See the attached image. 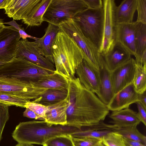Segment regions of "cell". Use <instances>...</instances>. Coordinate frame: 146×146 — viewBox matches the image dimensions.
Segmentation results:
<instances>
[{
	"mask_svg": "<svg viewBox=\"0 0 146 146\" xmlns=\"http://www.w3.org/2000/svg\"><path fill=\"white\" fill-rule=\"evenodd\" d=\"M20 38L17 30L5 26L0 34V61L6 63L15 57Z\"/></svg>",
	"mask_w": 146,
	"mask_h": 146,
	"instance_id": "cell-10",
	"label": "cell"
},
{
	"mask_svg": "<svg viewBox=\"0 0 146 146\" xmlns=\"http://www.w3.org/2000/svg\"><path fill=\"white\" fill-rule=\"evenodd\" d=\"M131 55L120 44L115 42L111 48L102 57L106 67L111 72L130 59Z\"/></svg>",
	"mask_w": 146,
	"mask_h": 146,
	"instance_id": "cell-17",
	"label": "cell"
},
{
	"mask_svg": "<svg viewBox=\"0 0 146 146\" xmlns=\"http://www.w3.org/2000/svg\"><path fill=\"white\" fill-rule=\"evenodd\" d=\"M106 145V146H107V145Z\"/></svg>",
	"mask_w": 146,
	"mask_h": 146,
	"instance_id": "cell-49",
	"label": "cell"
},
{
	"mask_svg": "<svg viewBox=\"0 0 146 146\" xmlns=\"http://www.w3.org/2000/svg\"><path fill=\"white\" fill-rule=\"evenodd\" d=\"M135 63L146 64V24L139 22L136 28L135 39Z\"/></svg>",
	"mask_w": 146,
	"mask_h": 146,
	"instance_id": "cell-24",
	"label": "cell"
},
{
	"mask_svg": "<svg viewBox=\"0 0 146 146\" xmlns=\"http://www.w3.org/2000/svg\"><path fill=\"white\" fill-rule=\"evenodd\" d=\"M59 31L58 26L48 23V26L45 29L44 35L33 42L37 52L54 64L52 46Z\"/></svg>",
	"mask_w": 146,
	"mask_h": 146,
	"instance_id": "cell-15",
	"label": "cell"
},
{
	"mask_svg": "<svg viewBox=\"0 0 146 146\" xmlns=\"http://www.w3.org/2000/svg\"><path fill=\"white\" fill-rule=\"evenodd\" d=\"M51 0H41L32 9L22 22L27 27L40 26L42 23L43 16Z\"/></svg>",
	"mask_w": 146,
	"mask_h": 146,
	"instance_id": "cell-25",
	"label": "cell"
},
{
	"mask_svg": "<svg viewBox=\"0 0 146 146\" xmlns=\"http://www.w3.org/2000/svg\"><path fill=\"white\" fill-rule=\"evenodd\" d=\"M99 71L100 82L97 95L99 98L108 106L115 94L110 79V72L106 67L104 61L103 66Z\"/></svg>",
	"mask_w": 146,
	"mask_h": 146,
	"instance_id": "cell-21",
	"label": "cell"
},
{
	"mask_svg": "<svg viewBox=\"0 0 146 146\" xmlns=\"http://www.w3.org/2000/svg\"><path fill=\"white\" fill-rule=\"evenodd\" d=\"M103 3L104 10V33L102 48L100 52L102 56L108 52L115 42L114 13L116 6L113 0H104Z\"/></svg>",
	"mask_w": 146,
	"mask_h": 146,
	"instance_id": "cell-9",
	"label": "cell"
},
{
	"mask_svg": "<svg viewBox=\"0 0 146 146\" xmlns=\"http://www.w3.org/2000/svg\"><path fill=\"white\" fill-rule=\"evenodd\" d=\"M124 141L126 146H146L139 142L124 138Z\"/></svg>",
	"mask_w": 146,
	"mask_h": 146,
	"instance_id": "cell-41",
	"label": "cell"
},
{
	"mask_svg": "<svg viewBox=\"0 0 146 146\" xmlns=\"http://www.w3.org/2000/svg\"><path fill=\"white\" fill-rule=\"evenodd\" d=\"M25 108H28L45 120V113L47 109V106L30 101L26 103Z\"/></svg>",
	"mask_w": 146,
	"mask_h": 146,
	"instance_id": "cell-33",
	"label": "cell"
},
{
	"mask_svg": "<svg viewBox=\"0 0 146 146\" xmlns=\"http://www.w3.org/2000/svg\"><path fill=\"white\" fill-rule=\"evenodd\" d=\"M15 146H34L32 144L18 143Z\"/></svg>",
	"mask_w": 146,
	"mask_h": 146,
	"instance_id": "cell-47",
	"label": "cell"
},
{
	"mask_svg": "<svg viewBox=\"0 0 146 146\" xmlns=\"http://www.w3.org/2000/svg\"><path fill=\"white\" fill-rule=\"evenodd\" d=\"M5 25H4L3 19L0 18V34L4 29Z\"/></svg>",
	"mask_w": 146,
	"mask_h": 146,
	"instance_id": "cell-45",
	"label": "cell"
},
{
	"mask_svg": "<svg viewBox=\"0 0 146 146\" xmlns=\"http://www.w3.org/2000/svg\"><path fill=\"white\" fill-rule=\"evenodd\" d=\"M10 1V0H0V9H4Z\"/></svg>",
	"mask_w": 146,
	"mask_h": 146,
	"instance_id": "cell-44",
	"label": "cell"
},
{
	"mask_svg": "<svg viewBox=\"0 0 146 146\" xmlns=\"http://www.w3.org/2000/svg\"><path fill=\"white\" fill-rule=\"evenodd\" d=\"M90 127V128L87 129H80L71 135L73 137L94 138L101 139L110 132L114 131L110 130H102V128L99 124Z\"/></svg>",
	"mask_w": 146,
	"mask_h": 146,
	"instance_id": "cell-28",
	"label": "cell"
},
{
	"mask_svg": "<svg viewBox=\"0 0 146 146\" xmlns=\"http://www.w3.org/2000/svg\"><path fill=\"white\" fill-rule=\"evenodd\" d=\"M31 82L37 86L48 89L68 90L69 79L54 72Z\"/></svg>",
	"mask_w": 146,
	"mask_h": 146,
	"instance_id": "cell-23",
	"label": "cell"
},
{
	"mask_svg": "<svg viewBox=\"0 0 146 146\" xmlns=\"http://www.w3.org/2000/svg\"><path fill=\"white\" fill-rule=\"evenodd\" d=\"M79 130L67 125H50L45 121H32L20 122L16 127L12 136L18 143L43 145L53 137L71 134Z\"/></svg>",
	"mask_w": 146,
	"mask_h": 146,
	"instance_id": "cell-3",
	"label": "cell"
},
{
	"mask_svg": "<svg viewBox=\"0 0 146 146\" xmlns=\"http://www.w3.org/2000/svg\"><path fill=\"white\" fill-rule=\"evenodd\" d=\"M102 139L103 143L108 146H126L123 137L116 131L110 132Z\"/></svg>",
	"mask_w": 146,
	"mask_h": 146,
	"instance_id": "cell-32",
	"label": "cell"
},
{
	"mask_svg": "<svg viewBox=\"0 0 146 146\" xmlns=\"http://www.w3.org/2000/svg\"><path fill=\"white\" fill-rule=\"evenodd\" d=\"M66 125L80 129L99 124L109 113L108 106L86 89L79 78L69 79Z\"/></svg>",
	"mask_w": 146,
	"mask_h": 146,
	"instance_id": "cell-1",
	"label": "cell"
},
{
	"mask_svg": "<svg viewBox=\"0 0 146 146\" xmlns=\"http://www.w3.org/2000/svg\"><path fill=\"white\" fill-rule=\"evenodd\" d=\"M138 0H124L116 6L114 13L115 23H128L133 22L136 10Z\"/></svg>",
	"mask_w": 146,
	"mask_h": 146,
	"instance_id": "cell-22",
	"label": "cell"
},
{
	"mask_svg": "<svg viewBox=\"0 0 146 146\" xmlns=\"http://www.w3.org/2000/svg\"><path fill=\"white\" fill-rule=\"evenodd\" d=\"M135 65V60L131 58L110 72V79L115 95L133 83Z\"/></svg>",
	"mask_w": 146,
	"mask_h": 146,
	"instance_id": "cell-11",
	"label": "cell"
},
{
	"mask_svg": "<svg viewBox=\"0 0 146 146\" xmlns=\"http://www.w3.org/2000/svg\"><path fill=\"white\" fill-rule=\"evenodd\" d=\"M68 103L67 96L64 100L47 106L45 121L50 125H66V110Z\"/></svg>",
	"mask_w": 146,
	"mask_h": 146,
	"instance_id": "cell-19",
	"label": "cell"
},
{
	"mask_svg": "<svg viewBox=\"0 0 146 146\" xmlns=\"http://www.w3.org/2000/svg\"><path fill=\"white\" fill-rule=\"evenodd\" d=\"M136 21L146 24V0H138Z\"/></svg>",
	"mask_w": 146,
	"mask_h": 146,
	"instance_id": "cell-35",
	"label": "cell"
},
{
	"mask_svg": "<svg viewBox=\"0 0 146 146\" xmlns=\"http://www.w3.org/2000/svg\"><path fill=\"white\" fill-rule=\"evenodd\" d=\"M137 126L118 128L116 131L124 138L139 142L146 145V137L139 131Z\"/></svg>",
	"mask_w": 146,
	"mask_h": 146,
	"instance_id": "cell-29",
	"label": "cell"
},
{
	"mask_svg": "<svg viewBox=\"0 0 146 146\" xmlns=\"http://www.w3.org/2000/svg\"><path fill=\"white\" fill-rule=\"evenodd\" d=\"M29 101L18 96L0 92V103L9 106H15L25 108L26 103Z\"/></svg>",
	"mask_w": 146,
	"mask_h": 146,
	"instance_id": "cell-31",
	"label": "cell"
},
{
	"mask_svg": "<svg viewBox=\"0 0 146 146\" xmlns=\"http://www.w3.org/2000/svg\"><path fill=\"white\" fill-rule=\"evenodd\" d=\"M54 72L31 62L21 56L14 58L0 66V77L13 78L29 82Z\"/></svg>",
	"mask_w": 146,
	"mask_h": 146,
	"instance_id": "cell-5",
	"label": "cell"
},
{
	"mask_svg": "<svg viewBox=\"0 0 146 146\" xmlns=\"http://www.w3.org/2000/svg\"><path fill=\"white\" fill-rule=\"evenodd\" d=\"M109 117L110 122L118 128L137 126L141 122L137 113L129 108L112 111Z\"/></svg>",
	"mask_w": 146,
	"mask_h": 146,
	"instance_id": "cell-20",
	"label": "cell"
},
{
	"mask_svg": "<svg viewBox=\"0 0 146 146\" xmlns=\"http://www.w3.org/2000/svg\"><path fill=\"white\" fill-rule=\"evenodd\" d=\"M138 98V102L146 109V91L141 94H139Z\"/></svg>",
	"mask_w": 146,
	"mask_h": 146,
	"instance_id": "cell-42",
	"label": "cell"
},
{
	"mask_svg": "<svg viewBox=\"0 0 146 146\" xmlns=\"http://www.w3.org/2000/svg\"><path fill=\"white\" fill-rule=\"evenodd\" d=\"M135 70L133 84L135 91L138 94L146 91V64L135 63Z\"/></svg>",
	"mask_w": 146,
	"mask_h": 146,
	"instance_id": "cell-27",
	"label": "cell"
},
{
	"mask_svg": "<svg viewBox=\"0 0 146 146\" xmlns=\"http://www.w3.org/2000/svg\"><path fill=\"white\" fill-rule=\"evenodd\" d=\"M88 8L83 0H51L43 21L59 26Z\"/></svg>",
	"mask_w": 146,
	"mask_h": 146,
	"instance_id": "cell-6",
	"label": "cell"
},
{
	"mask_svg": "<svg viewBox=\"0 0 146 146\" xmlns=\"http://www.w3.org/2000/svg\"><path fill=\"white\" fill-rule=\"evenodd\" d=\"M52 54L55 72L68 79L74 77L84 54L74 40L60 30L52 45Z\"/></svg>",
	"mask_w": 146,
	"mask_h": 146,
	"instance_id": "cell-2",
	"label": "cell"
},
{
	"mask_svg": "<svg viewBox=\"0 0 146 146\" xmlns=\"http://www.w3.org/2000/svg\"><path fill=\"white\" fill-rule=\"evenodd\" d=\"M138 95L132 83L115 94L108 107L112 111L128 108L130 105L139 101Z\"/></svg>",
	"mask_w": 146,
	"mask_h": 146,
	"instance_id": "cell-16",
	"label": "cell"
},
{
	"mask_svg": "<svg viewBox=\"0 0 146 146\" xmlns=\"http://www.w3.org/2000/svg\"><path fill=\"white\" fill-rule=\"evenodd\" d=\"M72 139L75 146H95L98 141L101 139L94 138L73 137Z\"/></svg>",
	"mask_w": 146,
	"mask_h": 146,
	"instance_id": "cell-36",
	"label": "cell"
},
{
	"mask_svg": "<svg viewBox=\"0 0 146 146\" xmlns=\"http://www.w3.org/2000/svg\"><path fill=\"white\" fill-rule=\"evenodd\" d=\"M3 24H6L9 25L15 29L17 30L18 31L22 28V25H19L18 24L15 20L13 19L12 21L7 22L3 23Z\"/></svg>",
	"mask_w": 146,
	"mask_h": 146,
	"instance_id": "cell-43",
	"label": "cell"
},
{
	"mask_svg": "<svg viewBox=\"0 0 146 146\" xmlns=\"http://www.w3.org/2000/svg\"><path fill=\"white\" fill-rule=\"evenodd\" d=\"M41 0H10L4 9L5 14L14 20H23Z\"/></svg>",
	"mask_w": 146,
	"mask_h": 146,
	"instance_id": "cell-18",
	"label": "cell"
},
{
	"mask_svg": "<svg viewBox=\"0 0 146 146\" xmlns=\"http://www.w3.org/2000/svg\"><path fill=\"white\" fill-rule=\"evenodd\" d=\"M73 19L77 23L86 37L100 52L104 33L103 7L95 9L88 8L78 14Z\"/></svg>",
	"mask_w": 146,
	"mask_h": 146,
	"instance_id": "cell-4",
	"label": "cell"
},
{
	"mask_svg": "<svg viewBox=\"0 0 146 146\" xmlns=\"http://www.w3.org/2000/svg\"><path fill=\"white\" fill-rule=\"evenodd\" d=\"M95 146H106L103 142L102 139L100 140Z\"/></svg>",
	"mask_w": 146,
	"mask_h": 146,
	"instance_id": "cell-46",
	"label": "cell"
},
{
	"mask_svg": "<svg viewBox=\"0 0 146 146\" xmlns=\"http://www.w3.org/2000/svg\"><path fill=\"white\" fill-rule=\"evenodd\" d=\"M19 56L44 68L55 70L54 64L40 54L36 49L33 42H30L27 39L20 40L15 58Z\"/></svg>",
	"mask_w": 146,
	"mask_h": 146,
	"instance_id": "cell-12",
	"label": "cell"
},
{
	"mask_svg": "<svg viewBox=\"0 0 146 146\" xmlns=\"http://www.w3.org/2000/svg\"><path fill=\"white\" fill-rule=\"evenodd\" d=\"M23 115L24 117L30 118L44 121L42 118L35 113L33 111L28 108H26L25 111L23 112Z\"/></svg>",
	"mask_w": 146,
	"mask_h": 146,
	"instance_id": "cell-39",
	"label": "cell"
},
{
	"mask_svg": "<svg viewBox=\"0 0 146 146\" xmlns=\"http://www.w3.org/2000/svg\"><path fill=\"white\" fill-rule=\"evenodd\" d=\"M9 106L0 103V142L5 124L9 118Z\"/></svg>",
	"mask_w": 146,
	"mask_h": 146,
	"instance_id": "cell-34",
	"label": "cell"
},
{
	"mask_svg": "<svg viewBox=\"0 0 146 146\" xmlns=\"http://www.w3.org/2000/svg\"><path fill=\"white\" fill-rule=\"evenodd\" d=\"M18 31L20 37L22 38V39L25 40L27 38H29L36 40L38 38L31 36L27 34L25 32L23 27H22Z\"/></svg>",
	"mask_w": 146,
	"mask_h": 146,
	"instance_id": "cell-40",
	"label": "cell"
},
{
	"mask_svg": "<svg viewBox=\"0 0 146 146\" xmlns=\"http://www.w3.org/2000/svg\"><path fill=\"white\" fill-rule=\"evenodd\" d=\"M43 146H75L70 134H63L53 137L45 142Z\"/></svg>",
	"mask_w": 146,
	"mask_h": 146,
	"instance_id": "cell-30",
	"label": "cell"
},
{
	"mask_svg": "<svg viewBox=\"0 0 146 146\" xmlns=\"http://www.w3.org/2000/svg\"><path fill=\"white\" fill-rule=\"evenodd\" d=\"M75 74L81 84L87 90L98 94L100 82V72L85 58L76 67Z\"/></svg>",
	"mask_w": 146,
	"mask_h": 146,
	"instance_id": "cell-13",
	"label": "cell"
},
{
	"mask_svg": "<svg viewBox=\"0 0 146 146\" xmlns=\"http://www.w3.org/2000/svg\"><path fill=\"white\" fill-rule=\"evenodd\" d=\"M89 9H95L103 7V1L102 0H83Z\"/></svg>",
	"mask_w": 146,
	"mask_h": 146,
	"instance_id": "cell-37",
	"label": "cell"
},
{
	"mask_svg": "<svg viewBox=\"0 0 146 146\" xmlns=\"http://www.w3.org/2000/svg\"><path fill=\"white\" fill-rule=\"evenodd\" d=\"M138 110L137 113L141 122L146 126V109H145L139 102L135 103Z\"/></svg>",
	"mask_w": 146,
	"mask_h": 146,
	"instance_id": "cell-38",
	"label": "cell"
},
{
	"mask_svg": "<svg viewBox=\"0 0 146 146\" xmlns=\"http://www.w3.org/2000/svg\"><path fill=\"white\" fill-rule=\"evenodd\" d=\"M139 22L115 23L114 39L127 50L131 55L135 53V39L136 28Z\"/></svg>",
	"mask_w": 146,
	"mask_h": 146,
	"instance_id": "cell-14",
	"label": "cell"
},
{
	"mask_svg": "<svg viewBox=\"0 0 146 146\" xmlns=\"http://www.w3.org/2000/svg\"><path fill=\"white\" fill-rule=\"evenodd\" d=\"M68 90L48 89L32 101L47 106L57 103L65 99Z\"/></svg>",
	"mask_w": 146,
	"mask_h": 146,
	"instance_id": "cell-26",
	"label": "cell"
},
{
	"mask_svg": "<svg viewBox=\"0 0 146 146\" xmlns=\"http://www.w3.org/2000/svg\"><path fill=\"white\" fill-rule=\"evenodd\" d=\"M59 30L72 38L85 54L84 58L94 68L99 70L103 59L98 50L84 35L77 23L73 19L58 26Z\"/></svg>",
	"mask_w": 146,
	"mask_h": 146,
	"instance_id": "cell-7",
	"label": "cell"
},
{
	"mask_svg": "<svg viewBox=\"0 0 146 146\" xmlns=\"http://www.w3.org/2000/svg\"><path fill=\"white\" fill-rule=\"evenodd\" d=\"M47 89L37 86L31 81L0 77V92L18 96L29 101L36 98Z\"/></svg>",
	"mask_w": 146,
	"mask_h": 146,
	"instance_id": "cell-8",
	"label": "cell"
},
{
	"mask_svg": "<svg viewBox=\"0 0 146 146\" xmlns=\"http://www.w3.org/2000/svg\"><path fill=\"white\" fill-rule=\"evenodd\" d=\"M6 62L0 61V66L5 64Z\"/></svg>",
	"mask_w": 146,
	"mask_h": 146,
	"instance_id": "cell-48",
	"label": "cell"
}]
</instances>
